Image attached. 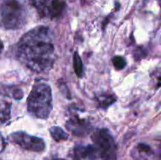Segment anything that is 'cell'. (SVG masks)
I'll list each match as a JSON object with an SVG mask.
<instances>
[{
  "label": "cell",
  "instance_id": "1",
  "mask_svg": "<svg viewBox=\"0 0 161 160\" xmlns=\"http://www.w3.org/2000/svg\"><path fill=\"white\" fill-rule=\"evenodd\" d=\"M16 56L32 72H49L55 62L54 45L50 29L39 26L25 33L17 43Z\"/></svg>",
  "mask_w": 161,
  "mask_h": 160
},
{
  "label": "cell",
  "instance_id": "2",
  "mask_svg": "<svg viewBox=\"0 0 161 160\" xmlns=\"http://www.w3.org/2000/svg\"><path fill=\"white\" fill-rule=\"evenodd\" d=\"M28 111L36 119H46L53 109V97L50 86L45 83L34 84L27 100Z\"/></svg>",
  "mask_w": 161,
  "mask_h": 160
},
{
  "label": "cell",
  "instance_id": "3",
  "mask_svg": "<svg viewBox=\"0 0 161 160\" xmlns=\"http://www.w3.org/2000/svg\"><path fill=\"white\" fill-rule=\"evenodd\" d=\"M28 10L23 0H1L0 24L8 30L21 28L26 24Z\"/></svg>",
  "mask_w": 161,
  "mask_h": 160
},
{
  "label": "cell",
  "instance_id": "4",
  "mask_svg": "<svg viewBox=\"0 0 161 160\" xmlns=\"http://www.w3.org/2000/svg\"><path fill=\"white\" fill-rule=\"evenodd\" d=\"M91 140L102 160H117V147L114 138L107 129L95 130L91 135Z\"/></svg>",
  "mask_w": 161,
  "mask_h": 160
},
{
  "label": "cell",
  "instance_id": "5",
  "mask_svg": "<svg viewBox=\"0 0 161 160\" xmlns=\"http://www.w3.org/2000/svg\"><path fill=\"white\" fill-rule=\"evenodd\" d=\"M42 18L47 17L56 19L61 17L66 8V4L62 0H29Z\"/></svg>",
  "mask_w": 161,
  "mask_h": 160
},
{
  "label": "cell",
  "instance_id": "6",
  "mask_svg": "<svg viewBox=\"0 0 161 160\" xmlns=\"http://www.w3.org/2000/svg\"><path fill=\"white\" fill-rule=\"evenodd\" d=\"M9 141L21 148L35 152H41L45 150L46 144L43 139L38 136H31L23 131L12 133L8 136Z\"/></svg>",
  "mask_w": 161,
  "mask_h": 160
},
{
  "label": "cell",
  "instance_id": "7",
  "mask_svg": "<svg viewBox=\"0 0 161 160\" xmlns=\"http://www.w3.org/2000/svg\"><path fill=\"white\" fill-rule=\"evenodd\" d=\"M65 126L73 135L85 136L92 131V125L86 119H80L77 116L70 118L66 122Z\"/></svg>",
  "mask_w": 161,
  "mask_h": 160
},
{
  "label": "cell",
  "instance_id": "8",
  "mask_svg": "<svg viewBox=\"0 0 161 160\" xmlns=\"http://www.w3.org/2000/svg\"><path fill=\"white\" fill-rule=\"evenodd\" d=\"M74 157L78 160H96L98 155L94 145H78L74 148Z\"/></svg>",
  "mask_w": 161,
  "mask_h": 160
},
{
  "label": "cell",
  "instance_id": "9",
  "mask_svg": "<svg viewBox=\"0 0 161 160\" xmlns=\"http://www.w3.org/2000/svg\"><path fill=\"white\" fill-rule=\"evenodd\" d=\"M154 156V152L148 144H138L132 151V157L135 160H149Z\"/></svg>",
  "mask_w": 161,
  "mask_h": 160
},
{
  "label": "cell",
  "instance_id": "10",
  "mask_svg": "<svg viewBox=\"0 0 161 160\" xmlns=\"http://www.w3.org/2000/svg\"><path fill=\"white\" fill-rule=\"evenodd\" d=\"M11 116V103L0 93V123L7 122Z\"/></svg>",
  "mask_w": 161,
  "mask_h": 160
},
{
  "label": "cell",
  "instance_id": "11",
  "mask_svg": "<svg viewBox=\"0 0 161 160\" xmlns=\"http://www.w3.org/2000/svg\"><path fill=\"white\" fill-rule=\"evenodd\" d=\"M96 100H97V104H98L99 108L105 109V108H108L110 105L114 104L117 100V97L113 93H103L97 94L96 96Z\"/></svg>",
  "mask_w": 161,
  "mask_h": 160
},
{
  "label": "cell",
  "instance_id": "12",
  "mask_svg": "<svg viewBox=\"0 0 161 160\" xmlns=\"http://www.w3.org/2000/svg\"><path fill=\"white\" fill-rule=\"evenodd\" d=\"M50 133L52 138L57 142L67 141L69 139V134L59 126H55V125L52 126L50 129Z\"/></svg>",
  "mask_w": 161,
  "mask_h": 160
},
{
  "label": "cell",
  "instance_id": "13",
  "mask_svg": "<svg viewBox=\"0 0 161 160\" xmlns=\"http://www.w3.org/2000/svg\"><path fill=\"white\" fill-rule=\"evenodd\" d=\"M73 67L77 76L81 78L83 75V64L81 57L77 52H75L73 55Z\"/></svg>",
  "mask_w": 161,
  "mask_h": 160
},
{
  "label": "cell",
  "instance_id": "14",
  "mask_svg": "<svg viewBox=\"0 0 161 160\" xmlns=\"http://www.w3.org/2000/svg\"><path fill=\"white\" fill-rule=\"evenodd\" d=\"M3 94L8 96V97H13L16 100H20L23 97V92L21 91V89L14 87H6L5 88V93H3Z\"/></svg>",
  "mask_w": 161,
  "mask_h": 160
},
{
  "label": "cell",
  "instance_id": "15",
  "mask_svg": "<svg viewBox=\"0 0 161 160\" xmlns=\"http://www.w3.org/2000/svg\"><path fill=\"white\" fill-rule=\"evenodd\" d=\"M113 64L116 70H122L127 65V61L123 56H116L113 58Z\"/></svg>",
  "mask_w": 161,
  "mask_h": 160
},
{
  "label": "cell",
  "instance_id": "16",
  "mask_svg": "<svg viewBox=\"0 0 161 160\" xmlns=\"http://www.w3.org/2000/svg\"><path fill=\"white\" fill-rule=\"evenodd\" d=\"M3 49H4V45H3V41L0 39V54H1V53L3 52Z\"/></svg>",
  "mask_w": 161,
  "mask_h": 160
},
{
  "label": "cell",
  "instance_id": "17",
  "mask_svg": "<svg viewBox=\"0 0 161 160\" xmlns=\"http://www.w3.org/2000/svg\"><path fill=\"white\" fill-rule=\"evenodd\" d=\"M53 160H67V159H64V158H53Z\"/></svg>",
  "mask_w": 161,
  "mask_h": 160
}]
</instances>
